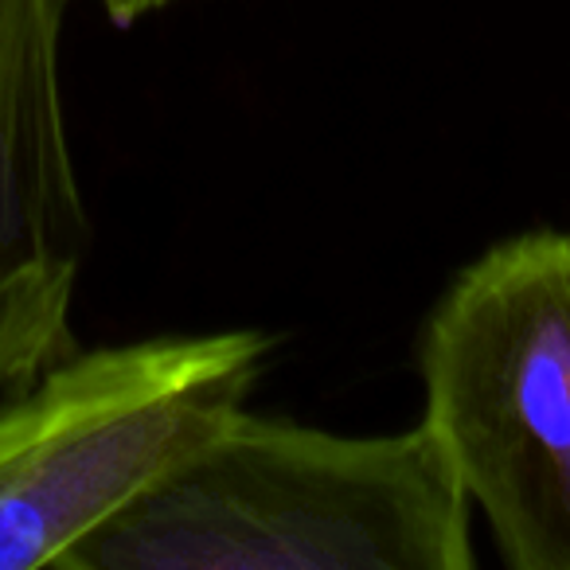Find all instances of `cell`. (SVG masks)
Returning <instances> with one entry per match:
<instances>
[{
	"label": "cell",
	"mask_w": 570,
	"mask_h": 570,
	"mask_svg": "<svg viewBox=\"0 0 570 570\" xmlns=\"http://www.w3.org/2000/svg\"><path fill=\"white\" fill-rule=\"evenodd\" d=\"M67 0H0V395L71 356L90 219L67 137Z\"/></svg>",
	"instance_id": "obj_4"
},
{
	"label": "cell",
	"mask_w": 570,
	"mask_h": 570,
	"mask_svg": "<svg viewBox=\"0 0 570 570\" xmlns=\"http://www.w3.org/2000/svg\"><path fill=\"white\" fill-rule=\"evenodd\" d=\"M95 4L110 17V24L129 28V24H137V20L153 17V12L168 9L173 0H95Z\"/></svg>",
	"instance_id": "obj_5"
},
{
	"label": "cell",
	"mask_w": 570,
	"mask_h": 570,
	"mask_svg": "<svg viewBox=\"0 0 570 570\" xmlns=\"http://www.w3.org/2000/svg\"><path fill=\"white\" fill-rule=\"evenodd\" d=\"M469 520L422 422L336 434L243 406L59 570H469Z\"/></svg>",
	"instance_id": "obj_1"
},
{
	"label": "cell",
	"mask_w": 570,
	"mask_h": 570,
	"mask_svg": "<svg viewBox=\"0 0 570 570\" xmlns=\"http://www.w3.org/2000/svg\"><path fill=\"white\" fill-rule=\"evenodd\" d=\"M266 333L153 336L63 356L0 406V570L59 567L243 411Z\"/></svg>",
	"instance_id": "obj_3"
},
{
	"label": "cell",
	"mask_w": 570,
	"mask_h": 570,
	"mask_svg": "<svg viewBox=\"0 0 570 570\" xmlns=\"http://www.w3.org/2000/svg\"><path fill=\"white\" fill-rule=\"evenodd\" d=\"M434 434L512 570H570V230L461 266L419 341Z\"/></svg>",
	"instance_id": "obj_2"
}]
</instances>
